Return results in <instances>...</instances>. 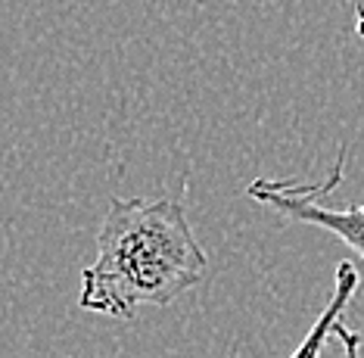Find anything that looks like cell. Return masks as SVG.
I'll return each mask as SVG.
<instances>
[{
    "label": "cell",
    "instance_id": "obj_1",
    "mask_svg": "<svg viewBox=\"0 0 364 358\" xmlns=\"http://www.w3.org/2000/svg\"><path fill=\"white\" fill-rule=\"evenodd\" d=\"M209 256L178 199H112L97 259L81 271L85 312L131 321L144 305H171L203 280Z\"/></svg>",
    "mask_w": 364,
    "mask_h": 358
},
{
    "label": "cell",
    "instance_id": "obj_2",
    "mask_svg": "<svg viewBox=\"0 0 364 358\" xmlns=\"http://www.w3.org/2000/svg\"><path fill=\"white\" fill-rule=\"evenodd\" d=\"M343 156L346 153L339 149L330 178L318 181V184L255 178V181H250L246 194H250L255 203L268 206V209H274L277 215H284L289 221L324 228L327 234L343 240L349 249H355V256L364 259V203L349 206V209H330V206H324V196L333 194V187H339V181H343Z\"/></svg>",
    "mask_w": 364,
    "mask_h": 358
},
{
    "label": "cell",
    "instance_id": "obj_3",
    "mask_svg": "<svg viewBox=\"0 0 364 358\" xmlns=\"http://www.w3.org/2000/svg\"><path fill=\"white\" fill-rule=\"evenodd\" d=\"M358 284H361V278H358L355 262H339L330 302L324 305V312L318 315V321L311 324V330L302 337V343L293 349V355H289V358H321V355H324L327 339L333 337L336 324L343 321V312H349L352 299H355V293H358Z\"/></svg>",
    "mask_w": 364,
    "mask_h": 358
},
{
    "label": "cell",
    "instance_id": "obj_4",
    "mask_svg": "<svg viewBox=\"0 0 364 358\" xmlns=\"http://www.w3.org/2000/svg\"><path fill=\"white\" fill-rule=\"evenodd\" d=\"M333 337L339 339V346H343V352L346 358H361V349H364V339L358 330H349L343 321L336 324V330H333Z\"/></svg>",
    "mask_w": 364,
    "mask_h": 358
},
{
    "label": "cell",
    "instance_id": "obj_5",
    "mask_svg": "<svg viewBox=\"0 0 364 358\" xmlns=\"http://www.w3.org/2000/svg\"><path fill=\"white\" fill-rule=\"evenodd\" d=\"M355 35L364 38V4H355Z\"/></svg>",
    "mask_w": 364,
    "mask_h": 358
}]
</instances>
